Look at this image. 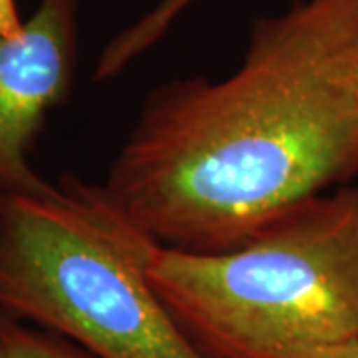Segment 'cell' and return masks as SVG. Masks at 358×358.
Returning a JSON list of instances; mask_svg holds the SVG:
<instances>
[{
  "label": "cell",
  "mask_w": 358,
  "mask_h": 358,
  "mask_svg": "<svg viewBox=\"0 0 358 358\" xmlns=\"http://www.w3.org/2000/svg\"><path fill=\"white\" fill-rule=\"evenodd\" d=\"M195 0H162L154 10L141 16L134 26L115 36V52L124 60H134L162 38L169 24Z\"/></svg>",
  "instance_id": "cell-6"
},
{
  "label": "cell",
  "mask_w": 358,
  "mask_h": 358,
  "mask_svg": "<svg viewBox=\"0 0 358 358\" xmlns=\"http://www.w3.org/2000/svg\"><path fill=\"white\" fill-rule=\"evenodd\" d=\"M78 0H40L14 34H0V193L52 183L28 164L52 108L68 98L78 58Z\"/></svg>",
  "instance_id": "cell-4"
},
{
  "label": "cell",
  "mask_w": 358,
  "mask_h": 358,
  "mask_svg": "<svg viewBox=\"0 0 358 358\" xmlns=\"http://www.w3.org/2000/svg\"><path fill=\"white\" fill-rule=\"evenodd\" d=\"M0 358H94L62 336L32 329L0 308Z\"/></svg>",
  "instance_id": "cell-5"
},
{
  "label": "cell",
  "mask_w": 358,
  "mask_h": 358,
  "mask_svg": "<svg viewBox=\"0 0 358 358\" xmlns=\"http://www.w3.org/2000/svg\"><path fill=\"white\" fill-rule=\"evenodd\" d=\"M148 279L209 358L358 343V189L310 197L225 251L155 245Z\"/></svg>",
  "instance_id": "cell-2"
},
{
  "label": "cell",
  "mask_w": 358,
  "mask_h": 358,
  "mask_svg": "<svg viewBox=\"0 0 358 358\" xmlns=\"http://www.w3.org/2000/svg\"><path fill=\"white\" fill-rule=\"evenodd\" d=\"M291 358H358V343L336 346H322V348H313V350H303L296 352Z\"/></svg>",
  "instance_id": "cell-7"
},
{
  "label": "cell",
  "mask_w": 358,
  "mask_h": 358,
  "mask_svg": "<svg viewBox=\"0 0 358 358\" xmlns=\"http://www.w3.org/2000/svg\"><path fill=\"white\" fill-rule=\"evenodd\" d=\"M22 28V20L14 0H0V34H14Z\"/></svg>",
  "instance_id": "cell-8"
},
{
  "label": "cell",
  "mask_w": 358,
  "mask_h": 358,
  "mask_svg": "<svg viewBox=\"0 0 358 358\" xmlns=\"http://www.w3.org/2000/svg\"><path fill=\"white\" fill-rule=\"evenodd\" d=\"M159 241L103 185L0 195V308L94 358H209L148 279Z\"/></svg>",
  "instance_id": "cell-3"
},
{
  "label": "cell",
  "mask_w": 358,
  "mask_h": 358,
  "mask_svg": "<svg viewBox=\"0 0 358 358\" xmlns=\"http://www.w3.org/2000/svg\"><path fill=\"white\" fill-rule=\"evenodd\" d=\"M357 176L358 0H301L231 76L154 92L103 189L162 245L211 253Z\"/></svg>",
  "instance_id": "cell-1"
},
{
  "label": "cell",
  "mask_w": 358,
  "mask_h": 358,
  "mask_svg": "<svg viewBox=\"0 0 358 358\" xmlns=\"http://www.w3.org/2000/svg\"><path fill=\"white\" fill-rule=\"evenodd\" d=\"M0 195H2V193H0Z\"/></svg>",
  "instance_id": "cell-9"
}]
</instances>
